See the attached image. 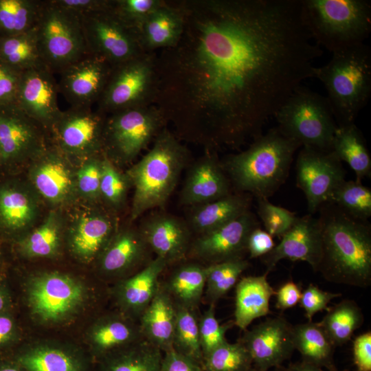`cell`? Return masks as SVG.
<instances>
[{
    "label": "cell",
    "mask_w": 371,
    "mask_h": 371,
    "mask_svg": "<svg viewBox=\"0 0 371 371\" xmlns=\"http://www.w3.org/2000/svg\"><path fill=\"white\" fill-rule=\"evenodd\" d=\"M196 54L199 89L210 110V143L240 145L269 118L323 54L304 19L302 0L213 3Z\"/></svg>",
    "instance_id": "cell-1"
},
{
    "label": "cell",
    "mask_w": 371,
    "mask_h": 371,
    "mask_svg": "<svg viewBox=\"0 0 371 371\" xmlns=\"http://www.w3.org/2000/svg\"><path fill=\"white\" fill-rule=\"evenodd\" d=\"M322 252L316 271L328 282L371 285V225L328 201L318 210Z\"/></svg>",
    "instance_id": "cell-2"
},
{
    "label": "cell",
    "mask_w": 371,
    "mask_h": 371,
    "mask_svg": "<svg viewBox=\"0 0 371 371\" xmlns=\"http://www.w3.org/2000/svg\"><path fill=\"white\" fill-rule=\"evenodd\" d=\"M301 147L275 126L254 139L245 150L221 160L234 192L269 199L283 185Z\"/></svg>",
    "instance_id": "cell-3"
},
{
    "label": "cell",
    "mask_w": 371,
    "mask_h": 371,
    "mask_svg": "<svg viewBox=\"0 0 371 371\" xmlns=\"http://www.w3.org/2000/svg\"><path fill=\"white\" fill-rule=\"evenodd\" d=\"M188 162V151L175 136L168 131L159 133L153 148L125 173L134 190L130 219L164 206Z\"/></svg>",
    "instance_id": "cell-4"
},
{
    "label": "cell",
    "mask_w": 371,
    "mask_h": 371,
    "mask_svg": "<svg viewBox=\"0 0 371 371\" xmlns=\"http://www.w3.org/2000/svg\"><path fill=\"white\" fill-rule=\"evenodd\" d=\"M332 54L326 65L315 67L314 78L326 90L337 125L353 124L371 94V50L363 43Z\"/></svg>",
    "instance_id": "cell-5"
},
{
    "label": "cell",
    "mask_w": 371,
    "mask_h": 371,
    "mask_svg": "<svg viewBox=\"0 0 371 371\" xmlns=\"http://www.w3.org/2000/svg\"><path fill=\"white\" fill-rule=\"evenodd\" d=\"M313 41L331 53L363 43L371 32V1L302 0Z\"/></svg>",
    "instance_id": "cell-6"
},
{
    "label": "cell",
    "mask_w": 371,
    "mask_h": 371,
    "mask_svg": "<svg viewBox=\"0 0 371 371\" xmlns=\"http://www.w3.org/2000/svg\"><path fill=\"white\" fill-rule=\"evenodd\" d=\"M273 117L278 130L301 147L331 150L338 125L326 96L302 85L293 91Z\"/></svg>",
    "instance_id": "cell-7"
},
{
    "label": "cell",
    "mask_w": 371,
    "mask_h": 371,
    "mask_svg": "<svg viewBox=\"0 0 371 371\" xmlns=\"http://www.w3.org/2000/svg\"><path fill=\"white\" fill-rule=\"evenodd\" d=\"M36 27L43 60L54 74L87 54L80 16L53 0H44Z\"/></svg>",
    "instance_id": "cell-8"
},
{
    "label": "cell",
    "mask_w": 371,
    "mask_h": 371,
    "mask_svg": "<svg viewBox=\"0 0 371 371\" xmlns=\"http://www.w3.org/2000/svg\"><path fill=\"white\" fill-rule=\"evenodd\" d=\"M159 126L158 116L139 106L114 113L105 120L102 153L115 165L132 161Z\"/></svg>",
    "instance_id": "cell-9"
},
{
    "label": "cell",
    "mask_w": 371,
    "mask_h": 371,
    "mask_svg": "<svg viewBox=\"0 0 371 371\" xmlns=\"http://www.w3.org/2000/svg\"><path fill=\"white\" fill-rule=\"evenodd\" d=\"M48 131L16 104L0 107V174L12 175L49 145Z\"/></svg>",
    "instance_id": "cell-10"
},
{
    "label": "cell",
    "mask_w": 371,
    "mask_h": 371,
    "mask_svg": "<svg viewBox=\"0 0 371 371\" xmlns=\"http://www.w3.org/2000/svg\"><path fill=\"white\" fill-rule=\"evenodd\" d=\"M87 53L115 67L137 56L136 30L112 10L80 16Z\"/></svg>",
    "instance_id": "cell-11"
},
{
    "label": "cell",
    "mask_w": 371,
    "mask_h": 371,
    "mask_svg": "<svg viewBox=\"0 0 371 371\" xmlns=\"http://www.w3.org/2000/svg\"><path fill=\"white\" fill-rule=\"evenodd\" d=\"M345 175L342 162L332 150L302 147L295 164L296 186L305 195L310 214L330 200Z\"/></svg>",
    "instance_id": "cell-12"
},
{
    "label": "cell",
    "mask_w": 371,
    "mask_h": 371,
    "mask_svg": "<svg viewBox=\"0 0 371 371\" xmlns=\"http://www.w3.org/2000/svg\"><path fill=\"white\" fill-rule=\"evenodd\" d=\"M105 120L91 107H71L62 111L50 133L52 143L69 159L82 160L102 153Z\"/></svg>",
    "instance_id": "cell-13"
},
{
    "label": "cell",
    "mask_w": 371,
    "mask_h": 371,
    "mask_svg": "<svg viewBox=\"0 0 371 371\" xmlns=\"http://www.w3.org/2000/svg\"><path fill=\"white\" fill-rule=\"evenodd\" d=\"M258 227H261L260 222L249 210L220 227L194 236L187 259L210 265L244 258L249 236Z\"/></svg>",
    "instance_id": "cell-14"
},
{
    "label": "cell",
    "mask_w": 371,
    "mask_h": 371,
    "mask_svg": "<svg viewBox=\"0 0 371 371\" xmlns=\"http://www.w3.org/2000/svg\"><path fill=\"white\" fill-rule=\"evenodd\" d=\"M28 292L33 313L42 320L49 322L68 316L84 298L83 287L78 281L54 272L34 278Z\"/></svg>",
    "instance_id": "cell-15"
},
{
    "label": "cell",
    "mask_w": 371,
    "mask_h": 371,
    "mask_svg": "<svg viewBox=\"0 0 371 371\" xmlns=\"http://www.w3.org/2000/svg\"><path fill=\"white\" fill-rule=\"evenodd\" d=\"M239 341L249 352L253 366L264 371L282 366L295 350L293 325L280 315L246 329Z\"/></svg>",
    "instance_id": "cell-16"
},
{
    "label": "cell",
    "mask_w": 371,
    "mask_h": 371,
    "mask_svg": "<svg viewBox=\"0 0 371 371\" xmlns=\"http://www.w3.org/2000/svg\"><path fill=\"white\" fill-rule=\"evenodd\" d=\"M29 177L37 192L52 205L68 203L77 193L76 172L53 143L31 161Z\"/></svg>",
    "instance_id": "cell-17"
},
{
    "label": "cell",
    "mask_w": 371,
    "mask_h": 371,
    "mask_svg": "<svg viewBox=\"0 0 371 371\" xmlns=\"http://www.w3.org/2000/svg\"><path fill=\"white\" fill-rule=\"evenodd\" d=\"M112 68L104 59L87 53L59 73L58 91L71 107H91L100 100Z\"/></svg>",
    "instance_id": "cell-18"
},
{
    "label": "cell",
    "mask_w": 371,
    "mask_h": 371,
    "mask_svg": "<svg viewBox=\"0 0 371 371\" xmlns=\"http://www.w3.org/2000/svg\"><path fill=\"white\" fill-rule=\"evenodd\" d=\"M58 87L54 73L47 67L21 73L16 106L27 116L50 131L62 111L58 104Z\"/></svg>",
    "instance_id": "cell-19"
},
{
    "label": "cell",
    "mask_w": 371,
    "mask_h": 371,
    "mask_svg": "<svg viewBox=\"0 0 371 371\" xmlns=\"http://www.w3.org/2000/svg\"><path fill=\"white\" fill-rule=\"evenodd\" d=\"M155 257L168 267L187 259L194 238L186 221L166 212L146 216L138 227Z\"/></svg>",
    "instance_id": "cell-20"
},
{
    "label": "cell",
    "mask_w": 371,
    "mask_h": 371,
    "mask_svg": "<svg viewBox=\"0 0 371 371\" xmlns=\"http://www.w3.org/2000/svg\"><path fill=\"white\" fill-rule=\"evenodd\" d=\"M322 252L321 226L318 218L308 214L297 217L290 229L280 238V242L267 254L261 257L267 273L274 269L279 261L308 262L316 271Z\"/></svg>",
    "instance_id": "cell-21"
},
{
    "label": "cell",
    "mask_w": 371,
    "mask_h": 371,
    "mask_svg": "<svg viewBox=\"0 0 371 371\" xmlns=\"http://www.w3.org/2000/svg\"><path fill=\"white\" fill-rule=\"evenodd\" d=\"M153 255L139 227H118L99 256V267L107 276L125 279L144 268Z\"/></svg>",
    "instance_id": "cell-22"
},
{
    "label": "cell",
    "mask_w": 371,
    "mask_h": 371,
    "mask_svg": "<svg viewBox=\"0 0 371 371\" xmlns=\"http://www.w3.org/2000/svg\"><path fill=\"white\" fill-rule=\"evenodd\" d=\"M150 80L147 63L138 57L113 67L103 93L98 100L99 111L114 113L139 106Z\"/></svg>",
    "instance_id": "cell-23"
},
{
    "label": "cell",
    "mask_w": 371,
    "mask_h": 371,
    "mask_svg": "<svg viewBox=\"0 0 371 371\" xmlns=\"http://www.w3.org/2000/svg\"><path fill=\"white\" fill-rule=\"evenodd\" d=\"M179 194L181 205L191 207L210 202L233 192L221 160L207 153L188 168Z\"/></svg>",
    "instance_id": "cell-24"
},
{
    "label": "cell",
    "mask_w": 371,
    "mask_h": 371,
    "mask_svg": "<svg viewBox=\"0 0 371 371\" xmlns=\"http://www.w3.org/2000/svg\"><path fill=\"white\" fill-rule=\"evenodd\" d=\"M115 212L95 209L78 216L71 223L69 245L73 254L84 262L100 256L117 230Z\"/></svg>",
    "instance_id": "cell-25"
},
{
    "label": "cell",
    "mask_w": 371,
    "mask_h": 371,
    "mask_svg": "<svg viewBox=\"0 0 371 371\" xmlns=\"http://www.w3.org/2000/svg\"><path fill=\"white\" fill-rule=\"evenodd\" d=\"M167 267L163 259L155 257L142 270L119 282L115 295L128 317L138 321L155 297L160 278Z\"/></svg>",
    "instance_id": "cell-26"
},
{
    "label": "cell",
    "mask_w": 371,
    "mask_h": 371,
    "mask_svg": "<svg viewBox=\"0 0 371 371\" xmlns=\"http://www.w3.org/2000/svg\"><path fill=\"white\" fill-rule=\"evenodd\" d=\"M168 267L160 278L161 287L175 306L198 309L205 288L207 266L186 259Z\"/></svg>",
    "instance_id": "cell-27"
},
{
    "label": "cell",
    "mask_w": 371,
    "mask_h": 371,
    "mask_svg": "<svg viewBox=\"0 0 371 371\" xmlns=\"http://www.w3.org/2000/svg\"><path fill=\"white\" fill-rule=\"evenodd\" d=\"M253 196L232 192L216 200L190 207L186 220L194 236L214 230L250 210Z\"/></svg>",
    "instance_id": "cell-28"
},
{
    "label": "cell",
    "mask_w": 371,
    "mask_h": 371,
    "mask_svg": "<svg viewBox=\"0 0 371 371\" xmlns=\"http://www.w3.org/2000/svg\"><path fill=\"white\" fill-rule=\"evenodd\" d=\"M0 178V231L18 233L34 220L37 205L28 190L10 175Z\"/></svg>",
    "instance_id": "cell-29"
},
{
    "label": "cell",
    "mask_w": 371,
    "mask_h": 371,
    "mask_svg": "<svg viewBox=\"0 0 371 371\" xmlns=\"http://www.w3.org/2000/svg\"><path fill=\"white\" fill-rule=\"evenodd\" d=\"M268 274L243 277L235 286L234 322L243 330L256 319L270 313L269 302L276 291L267 281Z\"/></svg>",
    "instance_id": "cell-30"
},
{
    "label": "cell",
    "mask_w": 371,
    "mask_h": 371,
    "mask_svg": "<svg viewBox=\"0 0 371 371\" xmlns=\"http://www.w3.org/2000/svg\"><path fill=\"white\" fill-rule=\"evenodd\" d=\"M175 319L176 306L159 283L155 297L138 319L144 339L162 352L172 349Z\"/></svg>",
    "instance_id": "cell-31"
},
{
    "label": "cell",
    "mask_w": 371,
    "mask_h": 371,
    "mask_svg": "<svg viewBox=\"0 0 371 371\" xmlns=\"http://www.w3.org/2000/svg\"><path fill=\"white\" fill-rule=\"evenodd\" d=\"M162 351L145 339L100 359L98 371H160Z\"/></svg>",
    "instance_id": "cell-32"
},
{
    "label": "cell",
    "mask_w": 371,
    "mask_h": 371,
    "mask_svg": "<svg viewBox=\"0 0 371 371\" xmlns=\"http://www.w3.org/2000/svg\"><path fill=\"white\" fill-rule=\"evenodd\" d=\"M295 350L302 360L315 364L327 371L336 369L333 355L335 346L319 322L308 321L293 326Z\"/></svg>",
    "instance_id": "cell-33"
},
{
    "label": "cell",
    "mask_w": 371,
    "mask_h": 371,
    "mask_svg": "<svg viewBox=\"0 0 371 371\" xmlns=\"http://www.w3.org/2000/svg\"><path fill=\"white\" fill-rule=\"evenodd\" d=\"M331 150L354 170L356 179L362 181L371 176V157L365 139L355 123L337 126Z\"/></svg>",
    "instance_id": "cell-34"
},
{
    "label": "cell",
    "mask_w": 371,
    "mask_h": 371,
    "mask_svg": "<svg viewBox=\"0 0 371 371\" xmlns=\"http://www.w3.org/2000/svg\"><path fill=\"white\" fill-rule=\"evenodd\" d=\"M91 338L100 359L144 339L138 321L120 316L107 317L100 322L94 328Z\"/></svg>",
    "instance_id": "cell-35"
},
{
    "label": "cell",
    "mask_w": 371,
    "mask_h": 371,
    "mask_svg": "<svg viewBox=\"0 0 371 371\" xmlns=\"http://www.w3.org/2000/svg\"><path fill=\"white\" fill-rule=\"evenodd\" d=\"M25 371H88L76 355L49 346H38L16 356L13 360Z\"/></svg>",
    "instance_id": "cell-36"
},
{
    "label": "cell",
    "mask_w": 371,
    "mask_h": 371,
    "mask_svg": "<svg viewBox=\"0 0 371 371\" xmlns=\"http://www.w3.org/2000/svg\"><path fill=\"white\" fill-rule=\"evenodd\" d=\"M0 58L21 73L46 67L40 52L36 27L21 34L1 36Z\"/></svg>",
    "instance_id": "cell-37"
},
{
    "label": "cell",
    "mask_w": 371,
    "mask_h": 371,
    "mask_svg": "<svg viewBox=\"0 0 371 371\" xmlns=\"http://www.w3.org/2000/svg\"><path fill=\"white\" fill-rule=\"evenodd\" d=\"M326 312L319 323L335 347L348 343L363 323L361 309L351 300H343Z\"/></svg>",
    "instance_id": "cell-38"
},
{
    "label": "cell",
    "mask_w": 371,
    "mask_h": 371,
    "mask_svg": "<svg viewBox=\"0 0 371 371\" xmlns=\"http://www.w3.org/2000/svg\"><path fill=\"white\" fill-rule=\"evenodd\" d=\"M44 0H0V37L36 26Z\"/></svg>",
    "instance_id": "cell-39"
},
{
    "label": "cell",
    "mask_w": 371,
    "mask_h": 371,
    "mask_svg": "<svg viewBox=\"0 0 371 371\" xmlns=\"http://www.w3.org/2000/svg\"><path fill=\"white\" fill-rule=\"evenodd\" d=\"M206 266L203 297L207 304L215 305L236 285L242 273L249 267V262L244 258H238Z\"/></svg>",
    "instance_id": "cell-40"
},
{
    "label": "cell",
    "mask_w": 371,
    "mask_h": 371,
    "mask_svg": "<svg viewBox=\"0 0 371 371\" xmlns=\"http://www.w3.org/2000/svg\"><path fill=\"white\" fill-rule=\"evenodd\" d=\"M61 223L58 214L52 212L42 224L19 241L21 253L30 258H47L56 254L60 243Z\"/></svg>",
    "instance_id": "cell-41"
},
{
    "label": "cell",
    "mask_w": 371,
    "mask_h": 371,
    "mask_svg": "<svg viewBox=\"0 0 371 371\" xmlns=\"http://www.w3.org/2000/svg\"><path fill=\"white\" fill-rule=\"evenodd\" d=\"M197 310L176 306L172 348L201 365L203 354Z\"/></svg>",
    "instance_id": "cell-42"
},
{
    "label": "cell",
    "mask_w": 371,
    "mask_h": 371,
    "mask_svg": "<svg viewBox=\"0 0 371 371\" xmlns=\"http://www.w3.org/2000/svg\"><path fill=\"white\" fill-rule=\"evenodd\" d=\"M328 201L356 218L368 221L371 216V190L361 181L344 180Z\"/></svg>",
    "instance_id": "cell-43"
},
{
    "label": "cell",
    "mask_w": 371,
    "mask_h": 371,
    "mask_svg": "<svg viewBox=\"0 0 371 371\" xmlns=\"http://www.w3.org/2000/svg\"><path fill=\"white\" fill-rule=\"evenodd\" d=\"M141 27L143 37L148 45L163 47L177 41L180 34L181 21L174 12L159 7Z\"/></svg>",
    "instance_id": "cell-44"
},
{
    "label": "cell",
    "mask_w": 371,
    "mask_h": 371,
    "mask_svg": "<svg viewBox=\"0 0 371 371\" xmlns=\"http://www.w3.org/2000/svg\"><path fill=\"white\" fill-rule=\"evenodd\" d=\"M204 371H248L252 366L251 357L241 341L225 342L203 357Z\"/></svg>",
    "instance_id": "cell-45"
},
{
    "label": "cell",
    "mask_w": 371,
    "mask_h": 371,
    "mask_svg": "<svg viewBox=\"0 0 371 371\" xmlns=\"http://www.w3.org/2000/svg\"><path fill=\"white\" fill-rule=\"evenodd\" d=\"M129 182L125 174L103 153L100 183V199L112 212L122 209L125 203Z\"/></svg>",
    "instance_id": "cell-46"
},
{
    "label": "cell",
    "mask_w": 371,
    "mask_h": 371,
    "mask_svg": "<svg viewBox=\"0 0 371 371\" xmlns=\"http://www.w3.org/2000/svg\"><path fill=\"white\" fill-rule=\"evenodd\" d=\"M257 214L265 230L272 237L281 238L293 225L297 216L286 208L271 203L269 199H257Z\"/></svg>",
    "instance_id": "cell-47"
},
{
    "label": "cell",
    "mask_w": 371,
    "mask_h": 371,
    "mask_svg": "<svg viewBox=\"0 0 371 371\" xmlns=\"http://www.w3.org/2000/svg\"><path fill=\"white\" fill-rule=\"evenodd\" d=\"M199 315V327L203 359L211 351L227 341V331L234 325V320L221 324L215 315V305H209Z\"/></svg>",
    "instance_id": "cell-48"
},
{
    "label": "cell",
    "mask_w": 371,
    "mask_h": 371,
    "mask_svg": "<svg viewBox=\"0 0 371 371\" xmlns=\"http://www.w3.org/2000/svg\"><path fill=\"white\" fill-rule=\"evenodd\" d=\"M102 159V153L84 159L76 172L77 192L89 201L100 200Z\"/></svg>",
    "instance_id": "cell-49"
},
{
    "label": "cell",
    "mask_w": 371,
    "mask_h": 371,
    "mask_svg": "<svg viewBox=\"0 0 371 371\" xmlns=\"http://www.w3.org/2000/svg\"><path fill=\"white\" fill-rule=\"evenodd\" d=\"M154 0H121L114 1L112 10L128 27L136 30L159 6Z\"/></svg>",
    "instance_id": "cell-50"
},
{
    "label": "cell",
    "mask_w": 371,
    "mask_h": 371,
    "mask_svg": "<svg viewBox=\"0 0 371 371\" xmlns=\"http://www.w3.org/2000/svg\"><path fill=\"white\" fill-rule=\"evenodd\" d=\"M341 294L328 292L319 289L315 284H310L302 291L299 302L300 307L305 312V316L308 321H312L313 317L318 312L328 311V304L334 298L340 297Z\"/></svg>",
    "instance_id": "cell-51"
},
{
    "label": "cell",
    "mask_w": 371,
    "mask_h": 371,
    "mask_svg": "<svg viewBox=\"0 0 371 371\" xmlns=\"http://www.w3.org/2000/svg\"><path fill=\"white\" fill-rule=\"evenodd\" d=\"M21 72L0 58V107L16 104Z\"/></svg>",
    "instance_id": "cell-52"
},
{
    "label": "cell",
    "mask_w": 371,
    "mask_h": 371,
    "mask_svg": "<svg viewBox=\"0 0 371 371\" xmlns=\"http://www.w3.org/2000/svg\"><path fill=\"white\" fill-rule=\"evenodd\" d=\"M59 7L78 16L112 10L114 1L101 0H53Z\"/></svg>",
    "instance_id": "cell-53"
},
{
    "label": "cell",
    "mask_w": 371,
    "mask_h": 371,
    "mask_svg": "<svg viewBox=\"0 0 371 371\" xmlns=\"http://www.w3.org/2000/svg\"><path fill=\"white\" fill-rule=\"evenodd\" d=\"M160 371H204L201 365L173 348L163 352Z\"/></svg>",
    "instance_id": "cell-54"
},
{
    "label": "cell",
    "mask_w": 371,
    "mask_h": 371,
    "mask_svg": "<svg viewBox=\"0 0 371 371\" xmlns=\"http://www.w3.org/2000/svg\"><path fill=\"white\" fill-rule=\"evenodd\" d=\"M276 246L273 237L261 227L254 229L249 234L247 252L250 258L262 257L269 253Z\"/></svg>",
    "instance_id": "cell-55"
},
{
    "label": "cell",
    "mask_w": 371,
    "mask_h": 371,
    "mask_svg": "<svg viewBox=\"0 0 371 371\" xmlns=\"http://www.w3.org/2000/svg\"><path fill=\"white\" fill-rule=\"evenodd\" d=\"M352 350L357 371H371V332L367 331L356 337Z\"/></svg>",
    "instance_id": "cell-56"
},
{
    "label": "cell",
    "mask_w": 371,
    "mask_h": 371,
    "mask_svg": "<svg viewBox=\"0 0 371 371\" xmlns=\"http://www.w3.org/2000/svg\"><path fill=\"white\" fill-rule=\"evenodd\" d=\"M302 291L300 286L293 280H289L276 291V308L285 311L299 303Z\"/></svg>",
    "instance_id": "cell-57"
},
{
    "label": "cell",
    "mask_w": 371,
    "mask_h": 371,
    "mask_svg": "<svg viewBox=\"0 0 371 371\" xmlns=\"http://www.w3.org/2000/svg\"><path fill=\"white\" fill-rule=\"evenodd\" d=\"M14 330L12 320L5 315H0V349L10 338Z\"/></svg>",
    "instance_id": "cell-58"
},
{
    "label": "cell",
    "mask_w": 371,
    "mask_h": 371,
    "mask_svg": "<svg viewBox=\"0 0 371 371\" xmlns=\"http://www.w3.org/2000/svg\"><path fill=\"white\" fill-rule=\"evenodd\" d=\"M284 371H324L322 368L307 361L301 360L295 363H290Z\"/></svg>",
    "instance_id": "cell-59"
},
{
    "label": "cell",
    "mask_w": 371,
    "mask_h": 371,
    "mask_svg": "<svg viewBox=\"0 0 371 371\" xmlns=\"http://www.w3.org/2000/svg\"><path fill=\"white\" fill-rule=\"evenodd\" d=\"M0 371H25L14 361H3L0 363Z\"/></svg>",
    "instance_id": "cell-60"
},
{
    "label": "cell",
    "mask_w": 371,
    "mask_h": 371,
    "mask_svg": "<svg viewBox=\"0 0 371 371\" xmlns=\"http://www.w3.org/2000/svg\"><path fill=\"white\" fill-rule=\"evenodd\" d=\"M5 305V298L0 289V312L4 308Z\"/></svg>",
    "instance_id": "cell-61"
},
{
    "label": "cell",
    "mask_w": 371,
    "mask_h": 371,
    "mask_svg": "<svg viewBox=\"0 0 371 371\" xmlns=\"http://www.w3.org/2000/svg\"><path fill=\"white\" fill-rule=\"evenodd\" d=\"M248 371H264V370H258L254 368V366H252ZM266 371H269V370H266ZM271 371H284V368H283L282 366H280L278 368H275L274 370Z\"/></svg>",
    "instance_id": "cell-62"
},
{
    "label": "cell",
    "mask_w": 371,
    "mask_h": 371,
    "mask_svg": "<svg viewBox=\"0 0 371 371\" xmlns=\"http://www.w3.org/2000/svg\"><path fill=\"white\" fill-rule=\"evenodd\" d=\"M331 371H340V370H338L337 368L333 370H331ZM341 371H349V370H341Z\"/></svg>",
    "instance_id": "cell-63"
},
{
    "label": "cell",
    "mask_w": 371,
    "mask_h": 371,
    "mask_svg": "<svg viewBox=\"0 0 371 371\" xmlns=\"http://www.w3.org/2000/svg\"><path fill=\"white\" fill-rule=\"evenodd\" d=\"M1 251H0V260H1Z\"/></svg>",
    "instance_id": "cell-64"
}]
</instances>
